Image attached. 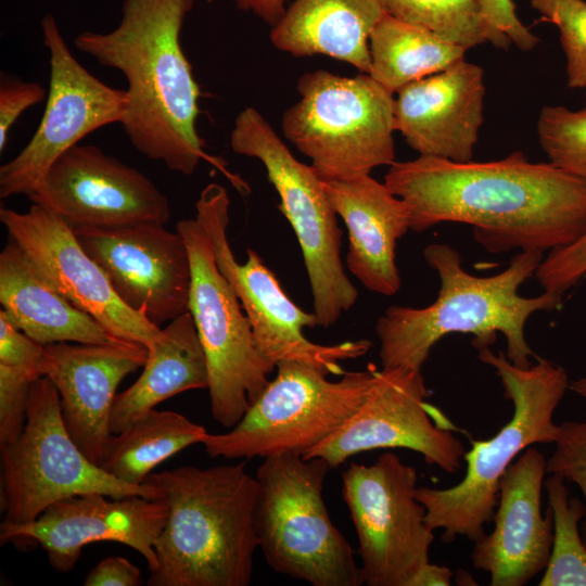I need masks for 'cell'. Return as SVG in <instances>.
I'll return each instance as SVG.
<instances>
[{
	"mask_svg": "<svg viewBox=\"0 0 586 586\" xmlns=\"http://www.w3.org/2000/svg\"><path fill=\"white\" fill-rule=\"evenodd\" d=\"M384 183L408 205L412 231L467 224L491 253H544L586 232V182L521 151L488 162L419 155L394 162Z\"/></svg>",
	"mask_w": 586,
	"mask_h": 586,
	"instance_id": "6da1fadb",
	"label": "cell"
},
{
	"mask_svg": "<svg viewBox=\"0 0 586 586\" xmlns=\"http://www.w3.org/2000/svg\"><path fill=\"white\" fill-rule=\"evenodd\" d=\"M194 3L124 0L116 28L86 30L74 39L77 50L126 78L128 106L120 125L131 144L182 175L193 174L202 160L225 171L222 163L205 153L196 130L200 88L180 43Z\"/></svg>",
	"mask_w": 586,
	"mask_h": 586,
	"instance_id": "7a4b0ae2",
	"label": "cell"
},
{
	"mask_svg": "<svg viewBox=\"0 0 586 586\" xmlns=\"http://www.w3.org/2000/svg\"><path fill=\"white\" fill-rule=\"evenodd\" d=\"M543 252L521 251L508 267L489 277L463 269L462 258L448 244L433 243L423 251L428 265L436 270L441 288L437 298L423 308L391 306L378 319L381 368L421 371L433 346L449 333H468L477 349L491 347L497 334L507 340V358L528 368L536 357L525 340L524 328L538 310L560 307L562 296L544 292L523 297L519 289L543 260Z\"/></svg>",
	"mask_w": 586,
	"mask_h": 586,
	"instance_id": "3957f363",
	"label": "cell"
},
{
	"mask_svg": "<svg viewBox=\"0 0 586 586\" xmlns=\"http://www.w3.org/2000/svg\"><path fill=\"white\" fill-rule=\"evenodd\" d=\"M143 483L161 491L168 509L148 585H250L258 548V482L246 461L182 466L150 473Z\"/></svg>",
	"mask_w": 586,
	"mask_h": 586,
	"instance_id": "277c9868",
	"label": "cell"
},
{
	"mask_svg": "<svg viewBox=\"0 0 586 586\" xmlns=\"http://www.w3.org/2000/svg\"><path fill=\"white\" fill-rule=\"evenodd\" d=\"M479 359L495 369L513 412L492 438L472 442L463 455L467 469L458 484L417 488L429 526L443 530L445 543L458 535L474 543L485 535L484 525L493 521L496 511L502 474L530 445L556 442L559 425L552 420L553 412L570 387L564 369L542 358L520 368L502 352L494 354L487 347L479 351Z\"/></svg>",
	"mask_w": 586,
	"mask_h": 586,
	"instance_id": "5b68a950",
	"label": "cell"
},
{
	"mask_svg": "<svg viewBox=\"0 0 586 586\" xmlns=\"http://www.w3.org/2000/svg\"><path fill=\"white\" fill-rule=\"evenodd\" d=\"M331 469L301 454L264 458L255 475L258 549L279 574L313 586H358L364 583L355 552L322 496Z\"/></svg>",
	"mask_w": 586,
	"mask_h": 586,
	"instance_id": "8992f818",
	"label": "cell"
},
{
	"mask_svg": "<svg viewBox=\"0 0 586 586\" xmlns=\"http://www.w3.org/2000/svg\"><path fill=\"white\" fill-rule=\"evenodd\" d=\"M298 101L282 115L283 136L323 181L369 175L395 161L394 93L369 74L305 73Z\"/></svg>",
	"mask_w": 586,
	"mask_h": 586,
	"instance_id": "52a82bcc",
	"label": "cell"
},
{
	"mask_svg": "<svg viewBox=\"0 0 586 586\" xmlns=\"http://www.w3.org/2000/svg\"><path fill=\"white\" fill-rule=\"evenodd\" d=\"M378 368L348 371L330 380L326 370L282 361L276 375L227 433H207L202 445L211 457L250 460L281 454L304 455L337 430L369 393Z\"/></svg>",
	"mask_w": 586,
	"mask_h": 586,
	"instance_id": "ba28073f",
	"label": "cell"
},
{
	"mask_svg": "<svg viewBox=\"0 0 586 586\" xmlns=\"http://www.w3.org/2000/svg\"><path fill=\"white\" fill-rule=\"evenodd\" d=\"M237 154L257 158L280 198L279 208L301 247L318 324L328 328L356 303L358 291L341 259L342 229L323 181L311 165L300 162L265 117L243 109L230 132Z\"/></svg>",
	"mask_w": 586,
	"mask_h": 586,
	"instance_id": "9c48e42d",
	"label": "cell"
},
{
	"mask_svg": "<svg viewBox=\"0 0 586 586\" xmlns=\"http://www.w3.org/2000/svg\"><path fill=\"white\" fill-rule=\"evenodd\" d=\"M0 450L5 522L34 521L52 504L76 495L162 497L157 487L123 482L82 453L63 421L58 390L44 375L33 383L22 434Z\"/></svg>",
	"mask_w": 586,
	"mask_h": 586,
	"instance_id": "30bf717a",
	"label": "cell"
},
{
	"mask_svg": "<svg viewBox=\"0 0 586 586\" xmlns=\"http://www.w3.org/2000/svg\"><path fill=\"white\" fill-rule=\"evenodd\" d=\"M191 264L188 311L208 369L211 412L233 428L269 382L276 366L259 352L251 323L227 278L218 268L209 234L195 217L176 224Z\"/></svg>",
	"mask_w": 586,
	"mask_h": 586,
	"instance_id": "8fae6325",
	"label": "cell"
},
{
	"mask_svg": "<svg viewBox=\"0 0 586 586\" xmlns=\"http://www.w3.org/2000/svg\"><path fill=\"white\" fill-rule=\"evenodd\" d=\"M230 200L218 183L207 184L195 203V217L206 228L218 268L234 290L251 323L260 354L272 365L301 361L330 374H343L341 361L359 358L372 346L369 340L322 345L309 341L304 328H315V313L300 308L282 289L276 275L252 249L240 264L227 238Z\"/></svg>",
	"mask_w": 586,
	"mask_h": 586,
	"instance_id": "7c38bea8",
	"label": "cell"
},
{
	"mask_svg": "<svg viewBox=\"0 0 586 586\" xmlns=\"http://www.w3.org/2000/svg\"><path fill=\"white\" fill-rule=\"evenodd\" d=\"M417 481L416 469L391 451L372 464L352 462L342 473L361 578L369 586H407L417 570L430 562L434 534L416 496Z\"/></svg>",
	"mask_w": 586,
	"mask_h": 586,
	"instance_id": "4fadbf2b",
	"label": "cell"
},
{
	"mask_svg": "<svg viewBox=\"0 0 586 586\" xmlns=\"http://www.w3.org/2000/svg\"><path fill=\"white\" fill-rule=\"evenodd\" d=\"M40 26L50 64L47 103L31 139L0 167L1 199L31 194L63 153L92 131L122 124L127 112V91L110 87L78 62L51 14Z\"/></svg>",
	"mask_w": 586,
	"mask_h": 586,
	"instance_id": "5bb4252c",
	"label": "cell"
},
{
	"mask_svg": "<svg viewBox=\"0 0 586 586\" xmlns=\"http://www.w3.org/2000/svg\"><path fill=\"white\" fill-rule=\"evenodd\" d=\"M421 371L378 369L374 382L356 411L305 458H321L334 469L351 457L374 449L407 448L448 473L461 468L464 446L458 431L426 402Z\"/></svg>",
	"mask_w": 586,
	"mask_h": 586,
	"instance_id": "9a60e30c",
	"label": "cell"
},
{
	"mask_svg": "<svg viewBox=\"0 0 586 586\" xmlns=\"http://www.w3.org/2000/svg\"><path fill=\"white\" fill-rule=\"evenodd\" d=\"M73 230L130 309L158 327L188 311L191 264L179 232L155 221Z\"/></svg>",
	"mask_w": 586,
	"mask_h": 586,
	"instance_id": "2e32d148",
	"label": "cell"
},
{
	"mask_svg": "<svg viewBox=\"0 0 586 586\" xmlns=\"http://www.w3.org/2000/svg\"><path fill=\"white\" fill-rule=\"evenodd\" d=\"M28 198L72 227L165 225L171 216L168 198L149 177L95 145L79 143L52 164Z\"/></svg>",
	"mask_w": 586,
	"mask_h": 586,
	"instance_id": "e0dca14e",
	"label": "cell"
},
{
	"mask_svg": "<svg viewBox=\"0 0 586 586\" xmlns=\"http://www.w3.org/2000/svg\"><path fill=\"white\" fill-rule=\"evenodd\" d=\"M0 220L48 281L111 334L148 349L158 341L162 329L120 301L63 217L33 203L25 213L1 207Z\"/></svg>",
	"mask_w": 586,
	"mask_h": 586,
	"instance_id": "ac0fdd59",
	"label": "cell"
},
{
	"mask_svg": "<svg viewBox=\"0 0 586 586\" xmlns=\"http://www.w3.org/2000/svg\"><path fill=\"white\" fill-rule=\"evenodd\" d=\"M167 513L163 498L76 495L52 504L34 521H3L0 544H37L53 569L67 573L88 544L116 542L137 550L151 572L156 568L154 545Z\"/></svg>",
	"mask_w": 586,
	"mask_h": 586,
	"instance_id": "d6986e66",
	"label": "cell"
},
{
	"mask_svg": "<svg viewBox=\"0 0 586 586\" xmlns=\"http://www.w3.org/2000/svg\"><path fill=\"white\" fill-rule=\"evenodd\" d=\"M146 358L145 346L127 341L44 345L41 375L58 390L68 433L99 466L113 435L110 419L117 387L125 377L143 367Z\"/></svg>",
	"mask_w": 586,
	"mask_h": 586,
	"instance_id": "ffe728a7",
	"label": "cell"
},
{
	"mask_svg": "<svg viewBox=\"0 0 586 586\" xmlns=\"http://www.w3.org/2000/svg\"><path fill=\"white\" fill-rule=\"evenodd\" d=\"M546 466L544 454L528 447L502 474L494 530L471 552L473 566L489 574L492 586H523L548 564L552 514L540 510Z\"/></svg>",
	"mask_w": 586,
	"mask_h": 586,
	"instance_id": "44dd1931",
	"label": "cell"
},
{
	"mask_svg": "<svg viewBox=\"0 0 586 586\" xmlns=\"http://www.w3.org/2000/svg\"><path fill=\"white\" fill-rule=\"evenodd\" d=\"M485 94L483 68L463 59L397 92L395 131L419 155L471 161L484 122Z\"/></svg>",
	"mask_w": 586,
	"mask_h": 586,
	"instance_id": "7402d4cb",
	"label": "cell"
},
{
	"mask_svg": "<svg viewBox=\"0 0 586 586\" xmlns=\"http://www.w3.org/2000/svg\"><path fill=\"white\" fill-rule=\"evenodd\" d=\"M323 186L348 231V270L369 291L385 296L396 294L402 283L395 262L396 244L410 229L406 202L370 174L323 181Z\"/></svg>",
	"mask_w": 586,
	"mask_h": 586,
	"instance_id": "603a6c76",
	"label": "cell"
},
{
	"mask_svg": "<svg viewBox=\"0 0 586 586\" xmlns=\"http://www.w3.org/2000/svg\"><path fill=\"white\" fill-rule=\"evenodd\" d=\"M0 303L9 321L42 345L123 341L61 294L11 238L0 253Z\"/></svg>",
	"mask_w": 586,
	"mask_h": 586,
	"instance_id": "cb8c5ba5",
	"label": "cell"
},
{
	"mask_svg": "<svg viewBox=\"0 0 586 586\" xmlns=\"http://www.w3.org/2000/svg\"><path fill=\"white\" fill-rule=\"evenodd\" d=\"M384 13L380 0H294L270 41L293 56L327 55L368 74L369 38Z\"/></svg>",
	"mask_w": 586,
	"mask_h": 586,
	"instance_id": "d4e9b609",
	"label": "cell"
},
{
	"mask_svg": "<svg viewBox=\"0 0 586 586\" xmlns=\"http://www.w3.org/2000/svg\"><path fill=\"white\" fill-rule=\"evenodd\" d=\"M208 387L207 361L189 311L169 321L148 349L140 377L115 397L110 428L117 434L160 403Z\"/></svg>",
	"mask_w": 586,
	"mask_h": 586,
	"instance_id": "484cf974",
	"label": "cell"
},
{
	"mask_svg": "<svg viewBox=\"0 0 586 586\" xmlns=\"http://www.w3.org/2000/svg\"><path fill=\"white\" fill-rule=\"evenodd\" d=\"M369 75L392 93L464 59L466 48L384 13L369 38Z\"/></svg>",
	"mask_w": 586,
	"mask_h": 586,
	"instance_id": "4316f807",
	"label": "cell"
},
{
	"mask_svg": "<svg viewBox=\"0 0 586 586\" xmlns=\"http://www.w3.org/2000/svg\"><path fill=\"white\" fill-rule=\"evenodd\" d=\"M207 433L179 412L153 408L112 435L101 467L123 482L141 485L156 466L201 444Z\"/></svg>",
	"mask_w": 586,
	"mask_h": 586,
	"instance_id": "83f0119b",
	"label": "cell"
},
{
	"mask_svg": "<svg viewBox=\"0 0 586 586\" xmlns=\"http://www.w3.org/2000/svg\"><path fill=\"white\" fill-rule=\"evenodd\" d=\"M385 13L431 30L467 50L484 42L507 50L511 41L487 23L481 0H380Z\"/></svg>",
	"mask_w": 586,
	"mask_h": 586,
	"instance_id": "f1b7e54d",
	"label": "cell"
},
{
	"mask_svg": "<svg viewBox=\"0 0 586 586\" xmlns=\"http://www.w3.org/2000/svg\"><path fill=\"white\" fill-rule=\"evenodd\" d=\"M552 514L553 540L539 586H586V546L579 523L585 502L570 496L565 480L550 473L544 482Z\"/></svg>",
	"mask_w": 586,
	"mask_h": 586,
	"instance_id": "f546056e",
	"label": "cell"
},
{
	"mask_svg": "<svg viewBox=\"0 0 586 586\" xmlns=\"http://www.w3.org/2000/svg\"><path fill=\"white\" fill-rule=\"evenodd\" d=\"M537 135L551 164L586 182V106H544L537 119Z\"/></svg>",
	"mask_w": 586,
	"mask_h": 586,
	"instance_id": "4dcf8cb0",
	"label": "cell"
},
{
	"mask_svg": "<svg viewBox=\"0 0 586 586\" xmlns=\"http://www.w3.org/2000/svg\"><path fill=\"white\" fill-rule=\"evenodd\" d=\"M540 21L556 25L566 56L568 86L586 89V2L530 0Z\"/></svg>",
	"mask_w": 586,
	"mask_h": 586,
	"instance_id": "1f68e13d",
	"label": "cell"
},
{
	"mask_svg": "<svg viewBox=\"0 0 586 586\" xmlns=\"http://www.w3.org/2000/svg\"><path fill=\"white\" fill-rule=\"evenodd\" d=\"M41 374L34 369L0 364V448L22 434L33 383Z\"/></svg>",
	"mask_w": 586,
	"mask_h": 586,
	"instance_id": "d6a6232c",
	"label": "cell"
},
{
	"mask_svg": "<svg viewBox=\"0 0 586 586\" xmlns=\"http://www.w3.org/2000/svg\"><path fill=\"white\" fill-rule=\"evenodd\" d=\"M555 449L547 459V474L555 473L581 489L586 506V422L565 421L559 424ZM586 546V513L581 527Z\"/></svg>",
	"mask_w": 586,
	"mask_h": 586,
	"instance_id": "836d02e7",
	"label": "cell"
},
{
	"mask_svg": "<svg viewBox=\"0 0 586 586\" xmlns=\"http://www.w3.org/2000/svg\"><path fill=\"white\" fill-rule=\"evenodd\" d=\"M586 275V232L573 243L549 251L535 271L544 292L563 296Z\"/></svg>",
	"mask_w": 586,
	"mask_h": 586,
	"instance_id": "e575fe53",
	"label": "cell"
},
{
	"mask_svg": "<svg viewBox=\"0 0 586 586\" xmlns=\"http://www.w3.org/2000/svg\"><path fill=\"white\" fill-rule=\"evenodd\" d=\"M47 97V90L35 81H23L2 75L0 80V152L8 143L10 129L29 107Z\"/></svg>",
	"mask_w": 586,
	"mask_h": 586,
	"instance_id": "d590c367",
	"label": "cell"
},
{
	"mask_svg": "<svg viewBox=\"0 0 586 586\" xmlns=\"http://www.w3.org/2000/svg\"><path fill=\"white\" fill-rule=\"evenodd\" d=\"M43 352L44 345L18 330L0 313V364L34 369L41 374Z\"/></svg>",
	"mask_w": 586,
	"mask_h": 586,
	"instance_id": "8d00e7d4",
	"label": "cell"
},
{
	"mask_svg": "<svg viewBox=\"0 0 586 586\" xmlns=\"http://www.w3.org/2000/svg\"><path fill=\"white\" fill-rule=\"evenodd\" d=\"M484 16L491 27L522 51L533 50L539 38L522 24L512 0H481Z\"/></svg>",
	"mask_w": 586,
	"mask_h": 586,
	"instance_id": "74e56055",
	"label": "cell"
},
{
	"mask_svg": "<svg viewBox=\"0 0 586 586\" xmlns=\"http://www.w3.org/2000/svg\"><path fill=\"white\" fill-rule=\"evenodd\" d=\"M142 584L140 570L123 557L100 561L85 578V586H138Z\"/></svg>",
	"mask_w": 586,
	"mask_h": 586,
	"instance_id": "f35d334b",
	"label": "cell"
},
{
	"mask_svg": "<svg viewBox=\"0 0 586 586\" xmlns=\"http://www.w3.org/2000/svg\"><path fill=\"white\" fill-rule=\"evenodd\" d=\"M238 9L251 12L271 27L284 15L288 0H232Z\"/></svg>",
	"mask_w": 586,
	"mask_h": 586,
	"instance_id": "ab89813d",
	"label": "cell"
},
{
	"mask_svg": "<svg viewBox=\"0 0 586 586\" xmlns=\"http://www.w3.org/2000/svg\"><path fill=\"white\" fill-rule=\"evenodd\" d=\"M451 575L447 566L428 562L417 570L407 586H449Z\"/></svg>",
	"mask_w": 586,
	"mask_h": 586,
	"instance_id": "60d3db41",
	"label": "cell"
},
{
	"mask_svg": "<svg viewBox=\"0 0 586 586\" xmlns=\"http://www.w3.org/2000/svg\"><path fill=\"white\" fill-rule=\"evenodd\" d=\"M570 387L574 392L586 398V378L571 382Z\"/></svg>",
	"mask_w": 586,
	"mask_h": 586,
	"instance_id": "b9f144b4",
	"label": "cell"
}]
</instances>
